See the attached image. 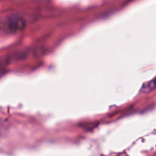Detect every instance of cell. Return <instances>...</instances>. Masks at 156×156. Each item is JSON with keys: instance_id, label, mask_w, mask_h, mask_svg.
I'll return each mask as SVG.
<instances>
[{"instance_id": "1", "label": "cell", "mask_w": 156, "mask_h": 156, "mask_svg": "<svg viewBox=\"0 0 156 156\" xmlns=\"http://www.w3.org/2000/svg\"><path fill=\"white\" fill-rule=\"evenodd\" d=\"M26 27V21L18 14H12L7 16L1 24V28L6 32L16 34L23 31Z\"/></svg>"}]
</instances>
